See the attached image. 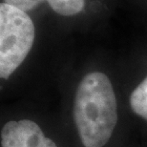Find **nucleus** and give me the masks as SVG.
<instances>
[{
  "label": "nucleus",
  "instance_id": "nucleus-1",
  "mask_svg": "<svg viewBox=\"0 0 147 147\" xmlns=\"http://www.w3.org/2000/svg\"><path fill=\"white\" fill-rule=\"evenodd\" d=\"M78 136L84 147H103L117 123V103L113 86L100 72L87 74L79 82L73 107Z\"/></svg>",
  "mask_w": 147,
  "mask_h": 147
},
{
  "label": "nucleus",
  "instance_id": "nucleus-2",
  "mask_svg": "<svg viewBox=\"0 0 147 147\" xmlns=\"http://www.w3.org/2000/svg\"><path fill=\"white\" fill-rule=\"evenodd\" d=\"M36 31L31 17L13 6L0 5V76L8 79L21 65L34 45Z\"/></svg>",
  "mask_w": 147,
  "mask_h": 147
},
{
  "label": "nucleus",
  "instance_id": "nucleus-3",
  "mask_svg": "<svg viewBox=\"0 0 147 147\" xmlns=\"http://www.w3.org/2000/svg\"><path fill=\"white\" fill-rule=\"evenodd\" d=\"M2 147H57L45 137L36 122L30 119L11 120L1 130Z\"/></svg>",
  "mask_w": 147,
  "mask_h": 147
},
{
  "label": "nucleus",
  "instance_id": "nucleus-4",
  "mask_svg": "<svg viewBox=\"0 0 147 147\" xmlns=\"http://www.w3.org/2000/svg\"><path fill=\"white\" fill-rule=\"evenodd\" d=\"M130 105L135 114L147 120V76L132 92Z\"/></svg>",
  "mask_w": 147,
  "mask_h": 147
},
{
  "label": "nucleus",
  "instance_id": "nucleus-5",
  "mask_svg": "<svg viewBox=\"0 0 147 147\" xmlns=\"http://www.w3.org/2000/svg\"><path fill=\"white\" fill-rule=\"evenodd\" d=\"M55 13L61 16H74L82 11L84 0H46Z\"/></svg>",
  "mask_w": 147,
  "mask_h": 147
},
{
  "label": "nucleus",
  "instance_id": "nucleus-6",
  "mask_svg": "<svg viewBox=\"0 0 147 147\" xmlns=\"http://www.w3.org/2000/svg\"><path fill=\"white\" fill-rule=\"evenodd\" d=\"M43 0H4V3L27 13L40 4Z\"/></svg>",
  "mask_w": 147,
  "mask_h": 147
}]
</instances>
